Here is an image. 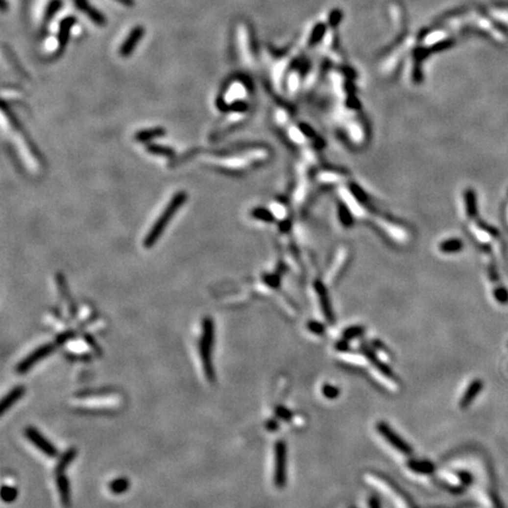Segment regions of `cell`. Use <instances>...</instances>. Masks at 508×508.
Returning <instances> with one entry per match:
<instances>
[{"label": "cell", "mask_w": 508, "mask_h": 508, "mask_svg": "<svg viewBox=\"0 0 508 508\" xmlns=\"http://www.w3.org/2000/svg\"><path fill=\"white\" fill-rule=\"evenodd\" d=\"M185 198H186V196H185L184 193H178V194L173 198L171 204H169V206L165 208V211H164L163 216L157 220V222L154 224L152 231H149L148 236L145 240L146 246H152V243L158 239L159 234L164 231V228L166 227V224L169 222V220L172 219L173 214L177 212L178 208H180L181 205H183Z\"/></svg>", "instance_id": "7a4b0ae2"}, {"label": "cell", "mask_w": 508, "mask_h": 508, "mask_svg": "<svg viewBox=\"0 0 508 508\" xmlns=\"http://www.w3.org/2000/svg\"><path fill=\"white\" fill-rule=\"evenodd\" d=\"M369 507L371 508H381L380 507V502H379V500L377 498H374V496H372L371 499H369Z\"/></svg>", "instance_id": "d4e9b609"}, {"label": "cell", "mask_w": 508, "mask_h": 508, "mask_svg": "<svg viewBox=\"0 0 508 508\" xmlns=\"http://www.w3.org/2000/svg\"><path fill=\"white\" fill-rule=\"evenodd\" d=\"M494 295H495L496 300H498V302H500V304L505 305L508 302V293H507V290L504 289V287L495 289Z\"/></svg>", "instance_id": "e0dca14e"}, {"label": "cell", "mask_w": 508, "mask_h": 508, "mask_svg": "<svg viewBox=\"0 0 508 508\" xmlns=\"http://www.w3.org/2000/svg\"><path fill=\"white\" fill-rule=\"evenodd\" d=\"M483 387L484 383L480 379H475V380H473L472 383L469 384V386L467 387L462 398H461L459 401V407L461 410H466V408L471 406V404L475 400V398H477L479 393L483 390Z\"/></svg>", "instance_id": "52a82bcc"}, {"label": "cell", "mask_w": 508, "mask_h": 508, "mask_svg": "<svg viewBox=\"0 0 508 508\" xmlns=\"http://www.w3.org/2000/svg\"><path fill=\"white\" fill-rule=\"evenodd\" d=\"M348 340L343 339L342 341H339L337 343V349L338 351H347L348 349V343H347Z\"/></svg>", "instance_id": "cb8c5ba5"}, {"label": "cell", "mask_w": 508, "mask_h": 508, "mask_svg": "<svg viewBox=\"0 0 508 508\" xmlns=\"http://www.w3.org/2000/svg\"><path fill=\"white\" fill-rule=\"evenodd\" d=\"M86 341L90 343L91 347H92L93 349H95V351L97 352V353H98V354H101V349H100V347H99L98 345H97V342L95 341V339H92V338H91L90 336H86Z\"/></svg>", "instance_id": "603a6c76"}, {"label": "cell", "mask_w": 508, "mask_h": 508, "mask_svg": "<svg viewBox=\"0 0 508 508\" xmlns=\"http://www.w3.org/2000/svg\"><path fill=\"white\" fill-rule=\"evenodd\" d=\"M274 480L275 487L284 488L287 483V446L284 440H278L274 446Z\"/></svg>", "instance_id": "3957f363"}, {"label": "cell", "mask_w": 508, "mask_h": 508, "mask_svg": "<svg viewBox=\"0 0 508 508\" xmlns=\"http://www.w3.org/2000/svg\"><path fill=\"white\" fill-rule=\"evenodd\" d=\"M466 200H467V211H468V213L474 214L475 213V195L472 191H469V192L467 193Z\"/></svg>", "instance_id": "ac0fdd59"}, {"label": "cell", "mask_w": 508, "mask_h": 508, "mask_svg": "<svg viewBox=\"0 0 508 508\" xmlns=\"http://www.w3.org/2000/svg\"><path fill=\"white\" fill-rule=\"evenodd\" d=\"M375 428H377L378 433L380 434L393 448H395L396 451L405 455L412 454V447H411L396 432L393 431L392 427H390L387 422L379 421L378 424L375 425Z\"/></svg>", "instance_id": "277c9868"}, {"label": "cell", "mask_w": 508, "mask_h": 508, "mask_svg": "<svg viewBox=\"0 0 508 508\" xmlns=\"http://www.w3.org/2000/svg\"><path fill=\"white\" fill-rule=\"evenodd\" d=\"M459 477L461 480H462V483L465 484H469L472 483V475L469 474V473L467 472H461L459 473Z\"/></svg>", "instance_id": "7402d4cb"}, {"label": "cell", "mask_w": 508, "mask_h": 508, "mask_svg": "<svg viewBox=\"0 0 508 508\" xmlns=\"http://www.w3.org/2000/svg\"><path fill=\"white\" fill-rule=\"evenodd\" d=\"M308 330H310L311 332H313V333L318 334V336H321V334L325 333L324 325L320 324V322H315V321H311L310 324H308Z\"/></svg>", "instance_id": "d6986e66"}, {"label": "cell", "mask_w": 508, "mask_h": 508, "mask_svg": "<svg viewBox=\"0 0 508 508\" xmlns=\"http://www.w3.org/2000/svg\"><path fill=\"white\" fill-rule=\"evenodd\" d=\"M277 415L279 416V418L284 419V420H290V416H292V414H290V412L289 410H286L285 407H278L277 408Z\"/></svg>", "instance_id": "44dd1931"}, {"label": "cell", "mask_w": 508, "mask_h": 508, "mask_svg": "<svg viewBox=\"0 0 508 508\" xmlns=\"http://www.w3.org/2000/svg\"><path fill=\"white\" fill-rule=\"evenodd\" d=\"M78 451L77 448L71 447L60 457L59 461H58L57 466H55V474H59V473H64L66 471V468L72 463V461L74 460V458L77 457Z\"/></svg>", "instance_id": "7c38bea8"}, {"label": "cell", "mask_w": 508, "mask_h": 508, "mask_svg": "<svg viewBox=\"0 0 508 508\" xmlns=\"http://www.w3.org/2000/svg\"><path fill=\"white\" fill-rule=\"evenodd\" d=\"M126 1H127V0H124V2H126Z\"/></svg>", "instance_id": "4316f807"}, {"label": "cell", "mask_w": 508, "mask_h": 508, "mask_svg": "<svg viewBox=\"0 0 508 508\" xmlns=\"http://www.w3.org/2000/svg\"><path fill=\"white\" fill-rule=\"evenodd\" d=\"M54 347L55 343H45V345L40 346L39 348L34 349L30 355H27L24 360H22L18 365H17L16 371L18 372L19 374H24V373L28 372L37 363H39L44 358H46L48 355L51 354L52 352H53Z\"/></svg>", "instance_id": "8992f818"}, {"label": "cell", "mask_w": 508, "mask_h": 508, "mask_svg": "<svg viewBox=\"0 0 508 508\" xmlns=\"http://www.w3.org/2000/svg\"><path fill=\"white\" fill-rule=\"evenodd\" d=\"M55 481H57L58 489H59L61 505L65 508H69L71 505V487H70L69 478L64 473H59V474H57Z\"/></svg>", "instance_id": "9c48e42d"}, {"label": "cell", "mask_w": 508, "mask_h": 508, "mask_svg": "<svg viewBox=\"0 0 508 508\" xmlns=\"http://www.w3.org/2000/svg\"><path fill=\"white\" fill-rule=\"evenodd\" d=\"M322 394H324L325 398L333 400V399H337L338 396H339L340 389L334 386V385L325 384L324 386H322Z\"/></svg>", "instance_id": "9a60e30c"}, {"label": "cell", "mask_w": 508, "mask_h": 508, "mask_svg": "<svg viewBox=\"0 0 508 508\" xmlns=\"http://www.w3.org/2000/svg\"><path fill=\"white\" fill-rule=\"evenodd\" d=\"M363 333V327H360V326H354V327L347 328V330L343 332L342 337H343V339L351 340V339H354V338L360 337Z\"/></svg>", "instance_id": "2e32d148"}, {"label": "cell", "mask_w": 508, "mask_h": 508, "mask_svg": "<svg viewBox=\"0 0 508 508\" xmlns=\"http://www.w3.org/2000/svg\"><path fill=\"white\" fill-rule=\"evenodd\" d=\"M72 337H73V333H72V332H65V333L60 334V336L57 338V340H55V346H57V345H58V346L63 345V343H65V342L67 341V340L71 339Z\"/></svg>", "instance_id": "ffe728a7"}, {"label": "cell", "mask_w": 508, "mask_h": 508, "mask_svg": "<svg viewBox=\"0 0 508 508\" xmlns=\"http://www.w3.org/2000/svg\"><path fill=\"white\" fill-rule=\"evenodd\" d=\"M363 354L366 355L367 359L369 360V363H371L379 372L383 373V374L386 375L387 378H390V379L394 378V373L392 372V369H390L387 365H385L383 361L379 359L377 355H375L374 351H373L371 347H363Z\"/></svg>", "instance_id": "30bf717a"}, {"label": "cell", "mask_w": 508, "mask_h": 508, "mask_svg": "<svg viewBox=\"0 0 508 508\" xmlns=\"http://www.w3.org/2000/svg\"><path fill=\"white\" fill-rule=\"evenodd\" d=\"M130 480H128L127 478L120 477L114 479V480L108 484V489H110V492L113 493V494H124V493L127 492L128 488H130Z\"/></svg>", "instance_id": "4fadbf2b"}, {"label": "cell", "mask_w": 508, "mask_h": 508, "mask_svg": "<svg viewBox=\"0 0 508 508\" xmlns=\"http://www.w3.org/2000/svg\"><path fill=\"white\" fill-rule=\"evenodd\" d=\"M407 466L411 471L419 473V474H432L435 469L433 463L428 460H410Z\"/></svg>", "instance_id": "8fae6325"}, {"label": "cell", "mask_w": 508, "mask_h": 508, "mask_svg": "<svg viewBox=\"0 0 508 508\" xmlns=\"http://www.w3.org/2000/svg\"><path fill=\"white\" fill-rule=\"evenodd\" d=\"M214 345V324L210 316L202 320V333L199 341V353H200L201 365L204 369L205 378L208 383L216 384L217 375L213 367L212 353Z\"/></svg>", "instance_id": "6da1fadb"}, {"label": "cell", "mask_w": 508, "mask_h": 508, "mask_svg": "<svg viewBox=\"0 0 508 508\" xmlns=\"http://www.w3.org/2000/svg\"><path fill=\"white\" fill-rule=\"evenodd\" d=\"M26 439L30 440L32 445L36 446V447L42 452L43 454H45L48 458H57L58 457V449L54 447V445L49 441L48 439H46L45 436L40 433L37 428L34 427H26L24 432Z\"/></svg>", "instance_id": "5b68a950"}, {"label": "cell", "mask_w": 508, "mask_h": 508, "mask_svg": "<svg viewBox=\"0 0 508 508\" xmlns=\"http://www.w3.org/2000/svg\"><path fill=\"white\" fill-rule=\"evenodd\" d=\"M25 392H26V388H25V386H23V385H18V386H16L14 388L11 389L10 392H8L7 394L4 396V399L1 400V404H0V414L4 415V414L6 413L7 411L10 410V408L12 407L17 401L20 400V399L24 396Z\"/></svg>", "instance_id": "ba28073f"}, {"label": "cell", "mask_w": 508, "mask_h": 508, "mask_svg": "<svg viewBox=\"0 0 508 508\" xmlns=\"http://www.w3.org/2000/svg\"><path fill=\"white\" fill-rule=\"evenodd\" d=\"M18 496V489L11 486H2L1 488V499L4 502H13Z\"/></svg>", "instance_id": "5bb4252c"}, {"label": "cell", "mask_w": 508, "mask_h": 508, "mask_svg": "<svg viewBox=\"0 0 508 508\" xmlns=\"http://www.w3.org/2000/svg\"><path fill=\"white\" fill-rule=\"evenodd\" d=\"M267 428H268V430H271V431L272 430H277V428H278L277 421H268V424H267Z\"/></svg>", "instance_id": "484cf974"}]
</instances>
